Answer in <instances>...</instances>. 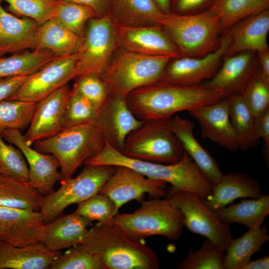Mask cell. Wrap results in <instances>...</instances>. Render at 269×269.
<instances>
[{"label": "cell", "mask_w": 269, "mask_h": 269, "mask_svg": "<svg viewBox=\"0 0 269 269\" xmlns=\"http://www.w3.org/2000/svg\"><path fill=\"white\" fill-rule=\"evenodd\" d=\"M223 98L221 92L201 84L183 86L158 81L131 92L126 101L135 117L146 121L170 118L178 112L189 111Z\"/></svg>", "instance_id": "cell-1"}, {"label": "cell", "mask_w": 269, "mask_h": 269, "mask_svg": "<svg viewBox=\"0 0 269 269\" xmlns=\"http://www.w3.org/2000/svg\"><path fill=\"white\" fill-rule=\"evenodd\" d=\"M96 257L105 269H158L154 251L143 240L131 238L118 226L99 222L75 246Z\"/></svg>", "instance_id": "cell-2"}, {"label": "cell", "mask_w": 269, "mask_h": 269, "mask_svg": "<svg viewBox=\"0 0 269 269\" xmlns=\"http://www.w3.org/2000/svg\"><path fill=\"white\" fill-rule=\"evenodd\" d=\"M89 162L95 165L127 167L148 178L170 184L171 187L168 192L188 191L202 199L210 196L213 187L186 152L179 162L166 164L127 157L106 141L102 150L91 158Z\"/></svg>", "instance_id": "cell-3"}, {"label": "cell", "mask_w": 269, "mask_h": 269, "mask_svg": "<svg viewBox=\"0 0 269 269\" xmlns=\"http://www.w3.org/2000/svg\"><path fill=\"white\" fill-rule=\"evenodd\" d=\"M105 144L103 134L95 121H92L62 130L33 144L37 151L57 158L63 181L71 178L86 160L99 153Z\"/></svg>", "instance_id": "cell-4"}, {"label": "cell", "mask_w": 269, "mask_h": 269, "mask_svg": "<svg viewBox=\"0 0 269 269\" xmlns=\"http://www.w3.org/2000/svg\"><path fill=\"white\" fill-rule=\"evenodd\" d=\"M160 24L181 56L200 57L216 50L222 32L218 16L208 9L191 14L163 13Z\"/></svg>", "instance_id": "cell-5"}, {"label": "cell", "mask_w": 269, "mask_h": 269, "mask_svg": "<svg viewBox=\"0 0 269 269\" xmlns=\"http://www.w3.org/2000/svg\"><path fill=\"white\" fill-rule=\"evenodd\" d=\"M104 222L118 226L135 240L153 236L176 240L181 236L183 227L180 211L166 198L141 201L140 207L134 212L117 214Z\"/></svg>", "instance_id": "cell-6"}, {"label": "cell", "mask_w": 269, "mask_h": 269, "mask_svg": "<svg viewBox=\"0 0 269 269\" xmlns=\"http://www.w3.org/2000/svg\"><path fill=\"white\" fill-rule=\"evenodd\" d=\"M175 58L124 50L111 60L100 78L110 94L126 97L137 88L158 81L168 64Z\"/></svg>", "instance_id": "cell-7"}, {"label": "cell", "mask_w": 269, "mask_h": 269, "mask_svg": "<svg viewBox=\"0 0 269 269\" xmlns=\"http://www.w3.org/2000/svg\"><path fill=\"white\" fill-rule=\"evenodd\" d=\"M171 119L144 121L128 135L121 152L144 161L164 164L179 162L185 152L172 131Z\"/></svg>", "instance_id": "cell-8"}, {"label": "cell", "mask_w": 269, "mask_h": 269, "mask_svg": "<svg viewBox=\"0 0 269 269\" xmlns=\"http://www.w3.org/2000/svg\"><path fill=\"white\" fill-rule=\"evenodd\" d=\"M115 169L110 165L84 164L77 176L62 181L58 189L43 197L39 211L45 223L58 217L69 205L98 193Z\"/></svg>", "instance_id": "cell-9"}, {"label": "cell", "mask_w": 269, "mask_h": 269, "mask_svg": "<svg viewBox=\"0 0 269 269\" xmlns=\"http://www.w3.org/2000/svg\"><path fill=\"white\" fill-rule=\"evenodd\" d=\"M76 66L75 78L92 74L100 77L119 45L117 25L109 14L88 21Z\"/></svg>", "instance_id": "cell-10"}, {"label": "cell", "mask_w": 269, "mask_h": 269, "mask_svg": "<svg viewBox=\"0 0 269 269\" xmlns=\"http://www.w3.org/2000/svg\"><path fill=\"white\" fill-rule=\"evenodd\" d=\"M165 198L180 211L183 226L211 240L222 252L227 250L233 239L229 225L221 221L201 197L192 192L180 190L168 192Z\"/></svg>", "instance_id": "cell-11"}, {"label": "cell", "mask_w": 269, "mask_h": 269, "mask_svg": "<svg viewBox=\"0 0 269 269\" xmlns=\"http://www.w3.org/2000/svg\"><path fill=\"white\" fill-rule=\"evenodd\" d=\"M79 52L68 56H55L38 71L29 75L19 88L6 100L37 102L66 85L75 78Z\"/></svg>", "instance_id": "cell-12"}, {"label": "cell", "mask_w": 269, "mask_h": 269, "mask_svg": "<svg viewBox=\"0 0 269 269\" xmlns=\"http://www.w3.org/2000/svg\"><path fill=\"white\" fill-rule=\"evenodd\" d=\"M230 43L227 33L221 37L218 48L200 57H179L166 67L159 81L183 86H195L211 78L217 72Z\"/></svg>", "instance_id": "cell-13"}, {"label": "cell", "mask_w": 269, "mask_h": 269, "mask_svg": "<svg viewBox=\"0 0 269 269\" xmlns=\"http://www.w3.org/2000/svg\"><path fill=\"white\" fill-rule=\"evenodd\" d=\"M166 184L148 178L129 167L117 166L99 193L111 198L119 211L130 201H142L145 194L151 198L166 197L168 194Z\"/></svg>", "instance_id": "cell-14"}, {"label": "cell", "mask_w": 269, "mask_h": 269, "mask_svg": "<svg viewBox=\"0 0 269 269\" xmlns=\"http://www.w3.org/2000/svg\"><path fill=\"white\" fill-rule=\"evenodd\" d=\"M1 136L22 152L29 165L28 181L43 196L54 191L56 183L62 181L60 164L53 154L40 152L27 144L18 129L1 130Z\"/></svg>", "instance_id": "cell-15"}, {"label": "cell", "mask_w": 269, "mask_h": 269, "mask_svg": "<svg viewBox=\"0 0 269 269\" xmlns=\"http://www.w3.org/2000/svg\"><path fill=\"white\" fill-rule=\"evenodd\" d=\"M95 121L106 141L120 151L128 135L144 122L131 111L126 97L113 94L98 110Z\"/></svg>", "instance_id": "cell-16"}, {"label": "cell", "mask_w": 269, "mask_h": 269, "mask_svg": "<svg viewBox=\"0 0 269 269\" xmlns=\"http://www.w3.org/2000/svg\"><path fill=\"white\" fill-rule=\"evenodd\" d=\"M45 222L39 211L0 206V241L22 247L41 242Z\"/></svg>", "instance_id": "cell-17"}, {"label": "cell", "mask_w": 269, "mask_h": 269, "mask_svg": "<svg viewBox=\"0 0 269 269\" xmlns=\"http://www.w3.org/2000/svg\"><path fill=\"white\" fill-rule=\"evenodd\" d=\"M71 92V89L66 85L37 102L29 128L24 135L28 145L61 131Z\"/></svg>", "instance_id": "cell-18"}, {"label": "cell", "mask_w": 269, "mask_h": 269, "mask_svg": "<svg viewBox=\"0 0 269 269\" xmlns=\"http://www.w3.org/2000/svg\"><path fill=\"white\" fill-rule=\"evenodd\" d=\"M116 25L119 45L124 50L151 56L181 57L177 47L159 24Z\"/></svg>", "instance_id": "cell-19"}, {"label": "cell", "mask_w": 269, "mask_h": 269, "mask_svg": "<svg viewBox=\"0 0 269 269\" xmlns=\"http://www.w3.org/2000/svg\"><path fill=\"white\" fill-rule=\"evenodd\" d=\"M256 52L248 51L224 57L219 69L202 85L221 92L224 98L239 94L259 69Z\"/></svg>", "instance_id": "cell-20"}, {"label": "cell", "mask_w": 269, "mask_h": 269, "mask_svg": "<svg viewBox=\"0 0 269 269\" xmlns=\"http://www.w3.org/2000/svg\"><path fill=\"white\" fill-rule=\"evenodd\" d=\"M188 112L198 121L203 138L210 139L232 152L239 149L230 119L228 97Z\"/></svg>", "instance_id": "cell-21"}, {"label": "cell", "mask_w": 269, "mask_h": 269, "mask_svg": "<svg viewBox=\"0 0 269 269\" xmlns=\"http://www.w3.org/2000/svg\"><path fill=\"white\" fill-rule=\"evenodd\" d=\"M269 31V9L238 21L225 31L230 37V43L225 57L248 51H269L267 40Z\"/></svg>", "instance_id": "cell-22"}, {"label": "cell", "mask_w": 269, "mask_h": 269, "mask_svg": "<svg viewBox=\"0 0 269 269\" xmlns=\"http://www.w3.org/2000/svg\"><path fill=\"white\" fill-rule=\"evenodd\" d=\"M0 0V57L35 49L40 25L33 19L19 18L5 10Z\"/></svg>", "instance_id": "cell-23"}, {"label": "cell", "mask_w": 269, "mask_h": 269, "mask_svg": "<svg viewBox=\"0 0 269 269\" xmlns=\"http://www.w3.org/2000/svg\"><path fill=\"white\" fill-rule=\"evenodd\" d=\"M263 195L258 181L244 173L223 174L213 185L210 196L202 199L209 209L216 211L241 198H258Z\"/></svg>", "instance_id": "cell-24"}, {"label": "cell", "mask_w": 269, "mask_h": 269, "mask_svg": "<svg viewBox=\"0 0 269 269\" xmlns=\"http://www.w3.org/2000/svg\"><path fill=\"white\" fill-rule=\"evenodd\" d=\"M171 129L184 151L213 185L218 183L223 174L215 159L199 143L194 135L193 124L178 115L172 117Z\"/></svg>", "instance_id": "cell-25"}, {"label": "cell", "mask_w": 269, "mask_h": 269, "mask_svg": "<svg viewBox=\"0 0 269 269\" xmlns=\"http://www.w3.org/2000/svg\"><path fill=\"white\" fill-rule=\"evenodd\" d=\"M60 254L42 242L18 247L0 241V269H49Z\"/></svg>", "instance_id": "cell-26"}, {"label": "cell", "mask_w": 269, "mask_h": 269, "mask_svg": "<svg viewBox=\"0 0 269 269\" xmlns=\"http://www.w3.org/2000/svg\"><path fill=\"white\" fill-rule=\"evenodd\" d=\"M92 222L73 212L45 223L42 243L54 251L75 246L88 231Z\"/></svg>", "instance_id": "cell-27"}, {"label": "cell", "mask_w": 269, "mask_h": 269, "mask_svg": "<svg viewBox=\"0 0 269 269\" xmlns=\"http://www.w3.org/2000/svg\"><path fill=\"white\" fill-rule=\"evenodd\" d=\"M109 14L117 25L136 26L158 24L163 13L153 0H110Z\"/></svg>", "instance_id": "cell-28"}, {"label": "cell", "mask_w": 269, "mask_h": 269, "mask_svg": "<svg viewBox=\"0 0 269 269\" xmlns=\"http://www.w3.org/2000/svg\"><path fill=\"white\" fill-rule=\"evenodd\" d=\"M84 36L65 29L50 19L40 25L35 49L47 50L55 56L78 53L82 49Z\"/></svg>", "instance_id": "cell-29"}, {"label": "cell", "mask_w": 269, "mask_h": 269, "mask_svg": "<svg viewBox=\"0 0 269 269\" xmlns=\"http://www.w3.org/2000/svg\"><path fill=\"white\" fill-rule=\"evenodd\" d=\"M215 212L218 218L227 224L239 223L249 229L258 228L262 226L269 214V195L243 200Z\"/></svg>", "instance_id": "cell-30"}, {"label": "cell", "mask_w": 269, "mask_h": 269, "mask_svg": "<svg viewBox=\"0 0 269 269\" xmlns=\"http://www.w3.org/2000/svg\"><path fill=\"white\" fill-rule=\"evenodd\" d=\"M43 196L27 180L0 173V206L40 211Z\"/></svg>", "instance_id": "cell-31"}, {"label": "cell", "mask_w": 269, "mask_h": 269, "mask_svg": "<svg viewBox=\"0 0 269 269\" xmlns=\"http://www.w3.org/2000/svg\"><path fill=\"white\" fill-rule=\"evenodd\" d=\"M266 226L249 229L241 237L233 239L225 254L224 269H241L256 252L269 241Z\"/></svg>", "instance_id": "cell-32"}, {"label": "cell", "mask_w": 269, "mask_h": 269, "mask_svg": "<svg viewBox=\"0 0 269 269\" xmlns=\"http://www.w3.org/2000/svg\"><path fill=\"white\" fill-rule=\"evenodd\" d=\"M228 98L230 119L239 149L246 151L257 147L260 138L256 131L255 117L246 106L240 93Z\"/></svg>", "instance_id": "cell-33"}, {"label": "cell", "mask_w": 269, "mask_h": 269, "mask_svg": "<svg viewBox=\"0 0 269 269\" xmlns=\"http://www.w3.org/2000/svg\"><path fill=\"white\" fill-rule=\"evenodd\" d=\"M269 8V0H213L207 9L218 16L225 32L242 19Z\"/></svg>", "instance_id": "cell-34"}, {"label": "cell", "mask_w": 269, "mask_h": 269, "mask_svg": "<svg viewBox=\"0 0 269 269\" xmlns=\"http://www.w3.org/2000/svg\"><path fill=\"white\" fill-rule=\"evenodd\" d=\"M55 56L44 49H34L0 57V78L29 76L35 73Z\"/></svg>", "instance_id": "cell-35"}, {"label": "cell", "mask_w": 269, "mask_h": 269, "mask_svg": "<svg viewBox=\"0 0 269 269\" xmlns=\"http://www.w3.org/2000/svg\"><path fill=\"white\" fill-rule=\"evenodd\" d=\"M97 17L90 7L66 0H58L51 19L62 27L84 36L87 21Z\"/></svg>", "instance_id": "cell-36"}, {"label": "cell", "mask_w": 269, "mask_h": 269, "mask_svg": "<svg viewBox=\"0 0 269 269\" xmlns=\"http://www.w3.org/2000/svg\"><path fill=\"white\" fill-rule=\"evenodd\" d=\"M37 102L4 100L0 101V129H18L29 126Z\"/></svg>", "instance_id": "cell-37"}, {"label": "cell", "mask_w": 269, "mask_h": 269, "mask_svg": "<svg viewBox=\"0 0 269 269\" xmlns=\"http://www.w3.org/2000/svg\"><path fill=\"white\" fill-rule=\"evenodd\" d=\"M224 252L206 239L196 251L189 248L188 255L176 267L177 269H224Z\"/></svg>", "instance_id": "cell-38"}, {"label": "cell", "mask_w": 269, "mask_h": 269, "mask_svg": "<svg viewBox=\"0 0 269 269\" xmlns=\"http://www.w3.org/2000/svg\"><path fill=\"white\" fill-rule=\"evenodd\" d=\"M8 3V12L31 18L39 25L51 19L58 0H1Z\"/></svg>", "instance_id": "cell-39"}, {"label": "cell", "mask_w": 269, "mask_h": 269, "mask_svg": "<svg viewBox=\"0 0 269 269\" xmlns=\"http://www.w3.org/2000/svg\"><path fill=\"white\" fill-rule=\"evenodd\" d=\"M240 94L255 117L269 108V81L263 77L259 68Z\"/></svg>", "instance_id": "cell-40"}, {"label": "cell", "mask_w": 269, "mask_h": 269, "mask_svg": "<svg viewBox=\"0 0 269 269\" xmlns=\"http://www.w3.org/2000/svg\"><path fill=\"white\" fill-rule=\"evenodd\" d=\"M98 109L86 98L71 89L62 123V129L95 121Z\"/></svg>", "instance_id": "cell-41"}, {"label": "cell", "mask_w": 269, "mask_h": 269, "mask_svg": "<svg viewBox=\"0 0 269 269\" xmlns=\"http://www.w3.org/2000/svg\"><path fill=\"white\" fill-rule=\"evenodd\" d=\"M115 202L108 196L97 193L78 204L74 213L93 222H104L118 214Z\"/></svg>", "instance_id": "cell-42"}, {"label": "cell", "mask_w": 269, "mask_h": 269, "mask_svg": "<svg viewBox=\"0 0 269 269\" xmlns=\"http://www.w3.org/2000/svg\"><path fill=\"white\" fill-rule=\"evenodd\" d=\"M0 129V173L28 181L29 168L20 149L6 144Z\"/></svg>", "instance_id": "cell-43"}, {"label": "cell", "mask_w": 269, "mask_h": 269, "mask_svg": "<svg viewBox=\"0 0 269 269\" xmlns=\"http://www.w3.org/2000/svg\"><path fill=\"white\" fill-rule=\"evenodd\" d=\"M49 269H105L101 262L89 252L74 246L57 256Z\"/></svg>", "instance_id": "cell-44"}, {"label": "cell", "mask_w": 269, "mask_h": 269, "mask_svg": "<svg viewBox=\"0 0 269 269\" xmlns=\"http://www.w3.org/2000/svg\"><path fill=\"white\" fill-rule=\"evenodd\" d=\"M77 78L72 89L88 99L98 110L110 94L102 79L92 74Z\"/></svg>", "instance_id": "cell-45"}, {"label": "cell", "mask_w": 269, "mask_h": 269, "mask_svg": "<svg viewBox=\"0 0 269 269\" xmlns=\"http://www.w3.org/2000/svg\"><path fill=\"white\" fill-rule=\"evenodd\" d=\"M213 0H171V12L191 14L206 10Z\"/></svg>", "instance_id": "cell-46"}, {"label": "cell", "mask_w": 269, "mask_h": 269, "mask_svg": "<svg viewBox=\"0 0 269 269\" xmlns=\"http://www.w3.org/2000/svg\"><path fill=\"white\" fill-rule=\"evenodd\" d=\"M255 128L258 136L262 138L265 145V158L269 163V108L255 117Z\"/></svg>", "instance_id": "cell-47"}, {"label": "cell", "mask_w": 269, "mask_h": 269, "mask_svg": "<svg viewBox=\"0 0 269 269\" xmlns=\"http://www.w3.org/2000/svg\"><path fill=\"white\" fill-rule=\"evenodd\" d=\"M29 76L0 78V101L10 97L23 84Z\"/></svg>", "instance_id": "cell-48"}, {"label": "cell", "mask_w": 269, "mask_h": 269, "mask_svg": "<svg viewBox=\"0 0 269 269\" xmlns=\"http://www.w3.org/2000/svg\"><path fill=\"white\" fill-rule=\"evenodd\" d=\"M72 2L86 6L92 8L97 16H102L109 14L110 8V0H66Z\"/></svg>", "instance_id": "cell-49"}, {"label": "cell", "mask_w": 269, "mask_h": 269, "mask_svg": "<svg viewBox=\"0 0 269 269\" xmlns=\"http://www.w3.org/2000/svg\"><path fill=\"white\" fill-rule=\"evenodd\" d=\"M260 71L263 77L269 81V51L256 52Z\"/></svg>", "instance_id": "cell-50"}, {"label": "cell", "mask_w": 269, "mask_h": 269, "mask_svg": "<svg viewBox=\"0 0 269 269\" xmlns=\"http://www.w3.org/2000/svg\"><path fill=\"white\" fill-rule=\"evenodd\" d=\"M269 269V256L266 255L256 260H250L241 269Z\"/></svg>", "instance_id": "cell-51"}, {"label": "cell", "mask_w": 269, "mask_h": 269, "mask_svg": "<svg viewBox=\"0 0 269 269\" xmlns=\"http://www.w3.org/2000/svg\"><path fill=\"white\" fill-rule=\"evenodd\" d=\"M159 9L165 14L171 12V0H153Z\"/></svg>", "instance_id": "cell-52"}]
</instances>
